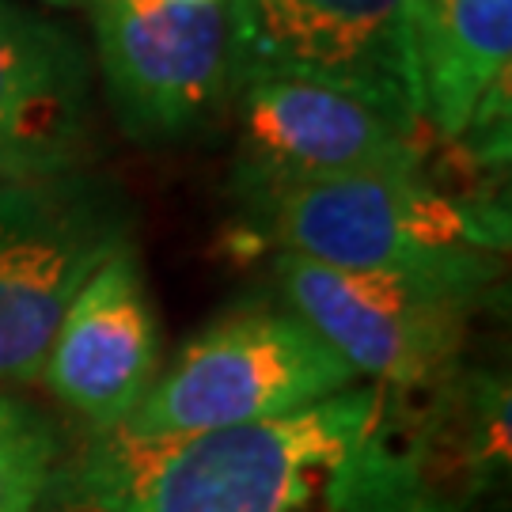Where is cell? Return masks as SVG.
Returning a JSON list of instances; mask_svg holds the SVG:
<instances>
[{
	"instance_id": "ba28073f",
	"label": "cell",
	"mask_w": 512,
	"mask_h": 512,
	"mask_svg": "<svg viewBox=\"0 0 512 512\" xmlns=\"http://www.w3.org/2000/svg\"><path fill=\"white\" fill-rule=\"evenodd\" d=\"M274 277L296 311L357 376L410 391L456 361L478 296L459 285L403 274L334 270L277 255Z\"/></svg>"
},
{
	"instance_id": "52a82bcc",
	"label": "cell",
	"mask_w": 512,
	"mask_h": 512,
	"mask_svg": "<svg viewBox=\"0 0 512 512\" xmlns=\"http://www.w3.org/2000/svg\"><path fill=\"white\" fill-rule=\"evenodd\" d=\"M239 80L281 76L338 88L418 118L421 0H228Z\"/></svg>"
},
{
	"instance_id": "5bb4252c",
	"label": "cell",
	"mask_w": 512,
	"mask_h": 512,
	"mask_svg": "<svg viewBox=\"0 0 512 512\" xmlns=\"http://www.w3.org/2000/svg\"><path fill=\"white\" fill-rule=\"evenodd\" d=\"M46 4H54V8H69V4H76V0H46Z\"/></svg>"
},
{
	"instance_id": "30bf717a",
	"label": "cell",
	"mask_w": 512,
	"mask_h": 512,
	"mask_svg": "<svg viewBox=\"0 0 512 512\" xmlns=\"http://www.w3.org/2000/svg\"><path fill=\"white\" fill-rule=\"evenodd\" d=\"M88 137V69L54 23L0 0V186L73 171Z\"/></svg>"
},
{
	"instance_id": "277c9868",
	"label": "cell",
	"mask_w": 512,
	"mask_h": 512,
	"mask_svg": "<svg viewBox=\"0 0 512 512\" xmlns=\"http://www.w3.org/2000/svg\"><path fill=\"white\" fill-rule=\"evenodd\" d=\"M129 247V209L76 167L0 186V384L38 380L76 293Z\"/></svg>"
},
{
	"instance_id": "7a4b0ae2",
	"label": "cell",
	"mask_w": 512,
	"mask_h": 512,
	"mask_svg": "<svg viewBox=\"0 0 512 512\" xmlns=\"http://www.w3.org/2000/svg\"><path fill=\"white\" fill-rule=\"evenodd\" d=\"M258 236L334 270L403 274L486 293L509 251V209L429 171L296 186L243 205Z\"/></svg>"
},
{
	"instance_id": "5b68a950",
	"label": "cell",
	"mask_w": 512,
	"mask_h": 512,
	"mask_svg": "<svg viewBox=\"0 0 512 512\" xmlns=\"http://www.w3.org/2000/svg\"><path fill=\"white\" fill-rule=\"evenodd\" d=\"M425 133L418 118L365 103L357 95L251 76L236 88V194L243 205L296 186L342 183L357 175L425 171Z\"/></svg>"
},
{
	"instance_id": "9c48e42d",
	"label": "cell",
	"mask_w": 512,
	"mask_h": 512,
	"mask_svg": "<svg viewBox=\"0 0 512 512\" xmlns=\"http://www.w3.org/2000/svg\"><path fill=\"white\" fill-rule=\"evenodd\" d=\"M38 376L95 433L126 425L160 376V327L133 247L76 293Z\"/></svg>"
},
{
	"instance_id": "8992f818",
	"label": "cell",
	"mask_w": 512,
	"mask_h": 512,
	"mask_svg": "<svg viewBox=\"0 0 512 512\" xmlns=\"http://www.w3.org/2000/svg\"><path fill=\"white\" fill-rule=\"evenodd\" d=\"M107 95L129 137L175 141L236 99L232 4L84 0Z\"/></svg>"
},
{
	"instance_id": "9a60e30c",
	"label": "cell",
	"mask_w": 512,
	"mask_h": 512,
	"mask_svg": "<svg viewBox=\"0 0 512 512\" xmlns=\"http://www.w3.org/2000/svg\"><path fill=\"white\" fill-rule=\"evenodd\" d=\"M61 512H69V509H61Z\"/></svg>"
},
{
	"instance_id": "6da1fadb",
	"label": "cell",
	"mask_w": 512,
	"mask_h": 512,
	"mask_svg": "<svg viewBox=\"0 0 512 512\" xmlns=\"http://www.w3.org/2000/svg\"><path fill=\"white\" fill-rule=\"evenodd\" d=\"M54 490L69 512H452L384 384L194 437L107 429Z\"/></svg>"
},
{
	"instance_id": "3957f363",
	"label": "cell",
	"mask_w": 512,
	"mask_h": 512,
	"mask_svg": "<svg viewBox=\"0 0 512 512\" xmlns=\"http://www.w3.org/2000/svg\"><path fill=\"white\" fill-rule=\"evenodd\" d=\"M361 376L289 308L232 311L156 376L126 418L133 437H194L300 414Z\"/></svg>"
},
{
	"instance_id": "8fae6325",
	"label": "cell",
	"mask_w": 512,
	"mask_h": 512,
	"mask_svg": "<svg viewBox=\"0 0 512 512\" xmlns=\"http://www.w3.org/2000/svg\"><path fill=\"white\" fill-rule=\"evenodd\" d=\"M509 54L512 0H421V122L490 164L509 156Z\"/></svg>"
},
{
	"instance_id": "4fadbf2b",
	"label": "cell",
	"mask_w": 512,
	"mask_h": 512,
	"mask_svg": "<svg viewBox=\"0 0 512 512\" xmlns=\"http://www.w3.org/2000/svg\"><path fill=\"white\" fill-rule=\"evenodd\" d=\"M164 4H220V0H164Z\"/></svg>"
},
{
	"instance_id": "7c38bea8",
	"label": "cell",
	"mask_w": 512,
	"mask_h": 512,
	"mask_svg": "<svg viewBox=\"0 0 512 512\" xmlns=\"http://www.w3.org/2000/svg\"><path fill=\"white\" fill-rule=\"evenodd\" d=\"M61 440L50 418L0 391V512H35L61 475Z\"/></svg>"
}]
</instances>
